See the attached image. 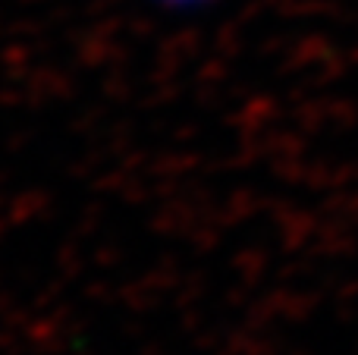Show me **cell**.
<instances>
[{"label": "cell", "mask_w": 358, "mask_h": 355, "mask_svg": "<svg viewBox=\"0 0 358 355\" xmlns=\"http://www.w3.org/2000/svg\"><path fill=\"white\" fill-rule=\"evenodd\" d=\"M148 6H155L157 13H167V16H195V13L210 10L220 0H145Z\"/></svg>", "instance_id": "cell-1"}]
</instances>
